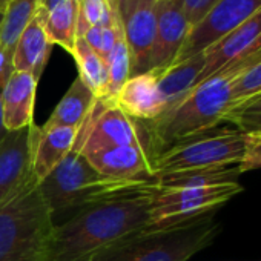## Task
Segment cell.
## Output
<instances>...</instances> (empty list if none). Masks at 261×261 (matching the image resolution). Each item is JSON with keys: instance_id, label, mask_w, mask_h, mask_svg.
I'll return each instance as SVG.
<instances>
[{"instance_id": "cell-1", "label": "cell", "mask_w": 261, "mask_h": 261, "mask_svg": "<svg viewBox=\"0 0 261 261\" xmlns=\"http://www.w3.org/2000/svg\"><path fill=\"white\" fill-rule=\"evenodd\" d=\"M155 188L95 203L54 224L48 261H91L114 241L146 229Z\"/></svg>"}, {"instance_id": "cell-2", "label": "cell", "mask_w": 261, "mask_h": 261, "mask_svg": "<svg viewBox=\"0 0 261 261\" xmlns=\"http://www.w3.org/2000/svg\"><path fill=\"white\" fill-rule=\"evenodd\" d=\"M259 59L261 54L221 69L195 85L185 98L160 117L151 121H140L148 137L152 160L169 146L209 133L218 123H223L224 115L232 106L237 79Z\"/></svg>"}, {"instance_id": "cell-3", "label": "cell", "mask_w": 261, "mask_h": 261, "mask_svg": "<svg viewBox=\"0 0 261 261\" xmlns=\"http://www.w3.org/2000/svg\"><path fill=\"white\" fill-rule=\"evenodd\" d=\"M155 181H123L101 175L80 151L77 142L66 159L42 181L40 194L56 218L95 203L155 188Z\"/></svg>"}, {"instance_id": "cell-4", "label": "cell", "mask_w": 261, "mask_h": 261, "mask_svg": "<svg viewBox=\"0 0 261 261\" xmlns=\"http://www.w3.org/2000/svg\"><path fill=\"white\" fill-rule=\"evenodd\" d=\"M54 224L33 175L0 204V261H48Z\"/></svg>"}, {"instance_id": "cell-5", "label": "cell", "mask_w": 261, "mask_h": 261, "mask_svg": "<svg viewBox=\"0 0 261 261\" xmlns=\"http://www.w3.org/2000/svg\"><path fill=\"white\" fill-rule=\"evenodd\" d=\"M215 214L166 227L129 233L95 253L91 261H188L220 233Z\"/></svg>"}, {"instance_id": "cell-6", "label": "cell", "mask_w": 261, "mask_h": 261, "mask_svg": "<svg viewBox=\"0 0 261 261\" xmlns=\"http://www.w3.org/2000/svg\"><path fill=\"white\" fill-rule=\"evenodd\" d=\"M244 152V134L238 129H212L181 140L152 160L155 178L192 171L238 166Z\"/></svg>"}, {"instance_id": "cell-7", "label": "cell", "mask_w": 261, "mask_h": 261, "mask_svg": "<svg viewBox=\"0 0 261 261\" xmlns=\"http://www.w3.org/2000/svg\"><path fill=\"white\" fill-rule=\"evenodd\" d=\"M243 192V186L224 183L201 188H155L149 203V224L146 229L180 226L217 211Z\"/></svg>"}, {"instance_id": "cell-8", "label": "cell", "mask_w": 261, "mask_h": 261, "mask_svg": "<svg viewBox=\"0 0 261 261\" xmlns=\"http://www.w3.org/2000/svg\"><path fill=\"white\" fill-rule=\"evenodd\" d=\"M77 145L83 154L126 145H145L149 151L142 123L126 115L115 103L101 98L79 130Z\"/></svg>"}, {"instance_id": "cell-9", "label": "cell", "mask_w": 261, "mask_h": 261, "mask_svg": "<svg viewBox=\"0 0 261 261\" xmlns=\"http://www.w3.org/2000/svg\"><path fill=\"white\" fill-rule=\"evenodd\" d=\"M259 10L261 0H218L215 7L189 30L174 65L204 53L226 34L253 17Z\"/></svg>"}, {"instance_id": "cell-10", "label": "cell", "mask_w": 261, "mask_h": 261, "mask_svg": "<svg viewBox=\"0 0 261 261\" xmlns=\"http://www.w3.org/2000/svg\"><path fill=\"white\" fill-rule=\"evenodd\" d=\"M155 4L146 0H115L130 56V77L149 71L157 33Z\"/></svg>"}, {"instance_id": "cell-11", "label": "cell", "mask_w": 261, "mask_h": 261, "mask_svg": "<svg viewBox=\"0 0 261 261\" xmlns=\"http://www.w3.org/2000/svg\"><path fill=\"white\" fill-rule=\"evenodd\" d=\"M203 54L204 66L197 85L233 63L261 54V10L207 48Z\"/></svg>"}, {"instance_id": "cell-12", "label": "cell", "mask_w": 261, "mask_h": 261, "mask_svg": "<svg viewBox=\"0 0 261 261\" xmlns=\"http://www.w3.org/2000/svg\"><path fill=\"white\" fill-rule=\"evenodd\" d=\"M36 123L10 130L0 142V204L20 191L33 177V143Z\"/></svg>"}, {"instance_id": "cell-13", "label": "cell", "mask_w": 261, "mask_h": 261, "mask_svg": "<svg viewBox=\"0 0 261 261\" xmlns=\"http://www.w3.org/2000/svg\"><path fill=\"white\" fill-rule=\"evenodd\" d=\"M157 33L151 54L149 71H165L174 65L191 25L188 23L178 0H159L155 4Z\"/></svg>"}, {"instance_id": "cell-14", "label": "cell", "mask_w": 261, "mask_h": 261, "mask_svg": "<svg viewBox=\"0 0 261 261\" xmlns=\"http://www.w3.org/2000/svg\"><path fill=\"white\" fill-rule=\"evenodd\" d=\"M105 177L123 181H155L152 159L145 145H126L85 154Z\"/></svg>"}, {"instance_id": "cell-15", "label": "cell", "mask_w": 261, "mask_h": 261, "mask_svg": "<svg viewBox=\"0 0 261 261\" xmlns=\"http://www.w3.org/2000/svg\"><path fill=\"white\" fill-rule=\"evenodd\" d=\"M112 103L137 121H151L160 117L166 111V103L159 88V71L129 77Z\"/></svg>"}, {"instance_id": "cell-16", "label": "cell", "mask_w": 261, "mask_h": 261, "mask_svg": "<svg viewBox=\"0 0 261 261\" xmlns=\"http://www.w3.org/2000/svg\"><path fill=\"white\" fill-rule=\"evenodd\" d=\"M79 129L53 127L43 129L36 124L33 143V175L37 181L46 178L74 149Z\"/></svg>"}, {"instance_id": "cell-17", "label": "cell", "mask_w": 261, "mask_h": 261, "mask_svg": "<svg viewBox=\"0 0 261 261\" xmlns=\"http://www.w3.org/2000/svg\"><path fill=\"white\" fill-rule=\"evenodd\" d=\"M39 82L28 72L14 71L2 89L4 121L8 130L34 124V106Z\"/></svg>"}, {"instance_id": "cell-18", "label": "cell", "mask_w": 261, "mask_h": 261, "mask_svg": "<svg viewBox=\"0 0 261 261\" xmlns=\"http://www.w3.org/2000/svg\"><path fill=\"white\" fill-rule=\"evenodd\" d=\"M51 51L53 43L49 42L42 22L34 17L16 43L13 54L14 71L28 72L39 82L49 60Z\"/></svg>"}, {"instance_id": "cell-19", "label": "cell", "mask_w": 261, "mask_h": 261, "mask_svg": "<svg viewBox=\"0 0 261 261\" xmlns=\"http://www.w3.org/2000/svg\"><path fill=\"white\" fill-rule=\"evenodd\" d=\"M97 100L95 94L77 77L42 127H74L80 130L91 115Z\"/></svg>"}, {"instance_id": "cell-20", "label": "cell", "mask_w": 261, "mask_h": 261, "mask_svg": "<svg viewBox=\"0 0 261 261\" xmlns=\"http://www.w3.org/2000/svg\"><path fill=\"white\" fill-rule=\"evenodd\" d=\"M204 66V54H197L185 62L159 71V88L166 103V111L177 105L197 85ZM165 111V112H166Z\"/></svg>"}, {"instance_id": "cell-21", "label": "cell", "mask_w": 261, "mask_h": 261, "mask_svg": "<svg viewBox=\"0 0 261 261\" xmlns=\"http://www.w3.org/2000/svg\"><path fill=\"white\" fill-rule=\"evenodd\" d=\"M77 17L79 5L72 0H62L42 20L49 42L53 45L62 46L71 56L74 53L77 39Z\"/></svg>"}, {"instance_id": "cell-22", "label": "cell", "mask_w": 261, "mask_h": 261, "mask_svg": "<svg viewBox=\"0 0 261 261\" xmlns=\"http://www.w3.org/2000/svg\"><path fill=\"white\" fill-rule=\"evenodd\" d=\"M40 0H8L0 11V45L14 54L16 43L37 14Z\"/></svg>"}, {"instance_id": "cell-23", "label": "cell", "mask_w": 261, "mask_h": 261, "mask_svg": "<svg viewBox=\"0 0 261 261\" xmlns=\"http://www.w3.org/2000/svg\"><path fill=\"white\" fill-rule=\"evenodd\" d=\"M72 57L79 68V79L95 94L103 98L108 86V69L105 60L86 43L83 37L75 39Z\"/></svg>"}, {"instance_id": "cell-24", "label": "cell", "mask_w": 261, "mask_h": 261, "mask_svg": "<svg viewBox=\"0 0 261 261\" xmlns=\"http://www.w3.org/2000/svg\"><path fill=\"white\" fill-rule=\"evenodd\" d=\"M241 175L238 166H229L221 169L209 171H192L183 174L163 175L155 178L157 188H201V186H215L224 183H235Z\"/></svg>"}, {"instance_id": "cell-25", "label": "cell", "mask_w": 261, "mask_h": 261, "mask_svg": "<svg viewBox=\"0 0 261 261\" xmlns=\"http://www.w3.org/2000/svg\"><path fill=\"white\" fill-rule=\"evenodd\" d=\"M105 63H106V69H108V86H106L105 97L101 100L112 101L114 97L117 95V92L120 91V88L130 77V56H129L127 43L124 40L121 22H120V28H118L117 42H115L112 51L109 53V56L106 57Z\"/></svg>"}, {"instance_id": "cell-26", "label": "cell", "mask_w": 261, "mask_h": 261, "mask_svg": "<svg viewBox=\"0 0 261 261\" xmlns=\"http://www.w3.org/2000/svg\"><path fill=\"white\" fill-rule=\"evenodd\" d=\"M111 23V0H80L77 17V37H82L91 27H109Z\"/></svg>"}, {"instance_id": "cell-27", "label": "cell", "mask_w": 261, "mask_h": 261, "mask_svg": "<svg viewBox=\"0 0 261 261\" xmlns=\"http://www.w3.org/2000/svg\"><path fill=\"white\" fill-rule=\"evenodd\" d=\"M261 97V59L250 65L235 82L232 92V108Z\"/></svg>"}, {"instance_id": "cell-28", "label": "cell", "mask_w": 261, "mask_h": 261, "mask_svg": "<svg viewBox=\"0 0 261 261\" xmlns=\"http://www.w3.org/2000/svg\"><path fill=\"white\" fill-rule=\"evenodd\" d=\"M223 121L237 124L243 134L261 130V97L229 109Z\"/></svg>"}, {"instance_id": "cell-29", "label": "cell", "mask_w": 261, "mask_h": 261, "mask_svg": "<svg viewBox=\"0 0 261 261\" xmlns=\"http://www.w3.org/2000/svg\"><path fill=\"white\" fill-rule=\"evenodd\" d=\"M238 168L241 174L261 169V130L244 134V152Z\"/></svg>"}, {"instance_id": "cell-30", "label": "cell", "mask_w": 261, "mask_h": 261, "mask_svg": "<svg viewBox=\"0 0 261 261\" xmlns=\"http://www.w3.org/2000/svg\"><path fill=\"white\" fill-rule=\"evenodd\" d=\"M178 2L188 23L192 28L215 7L218 0H178Z\"/></svg>"}, {"instance_id": "cell-31", "label": "cell", "mask_w": 261, "mask_h": 261, "mask_svg": "<svg viewBox=\"0 0 261 261\" xmlns=\"http://www.w3.org/2000/svg\"><path fill=\"white\" fill-rule=\"evenodd\" d=\"M86 43L97 53L100 54L101 49V39H103V28L101 27H91L89 30H86V33L82 36Z\"/></svg>"}, {"instance_id": "cell-32", "label": "cell", "mask_w": 261, "mask_h": 261, "mask_svg": "<svg viewBox=\"0 0 261 261\" xmlns=\"http://www.w3.org/2000/svg\"><path fill=\"white\" fill-rule=\"evenodd\" d=\"M10 133V130L7 129L5 126V121H4V108H2V92H0V142H2L7 134Z\"/></svg>"}, {"instance_id": "cell-33", "label": "cell", "mask_w": 261, "mask_h": 261, "mask_svg": "<svg viewBox=\"0 0 261 261\" xmlns=\"http://www.w3.org/2000/svg\"><path fill=\"white\" fill-rule=\"evenodd\" d=\"M8 2V0H0V11H2V8L5 7V4Z\"/></svg>"}, {"instance_id": "cell-34", "label": "cell", "mask_w": 261, "mask_h": 261, "mask_svg": "<svg viewBox=\"0 0 261 261\" xmlns=\"http://www.w3.org/2000/svg\"><path fill=\"white\" fill-rule=\"evenodd\" d=\"M72 2H75V4L79 5V4H80V0H72Z\"/></svg>"}, {"instance_id": "cell-35", "label": "cell", "mask_w": 261, "mask_h": 261, "mask_svg": "<svg viewBox=\"0 0 261 261\" xmlns=\"http://www.w3.org/2000/svg\"><path fill=\"white\" fill-rule=\"evenodd\" d=\"M146 2H159V0H146Z\"/></svg>"}, {"instance_id": "cell-36", "label": "cell", "mask_w": 261, "mask_h": 261, "mask_svg": "<svg viewBox=\"0 0 261 261\" xmlns=\"http://www.w3.org/2000/svg\"><path fill=\"white\" fill-rule=\"evenodd\" d=\"M258 98H259V97H258Z\"/></svg>"}]
</instances>
